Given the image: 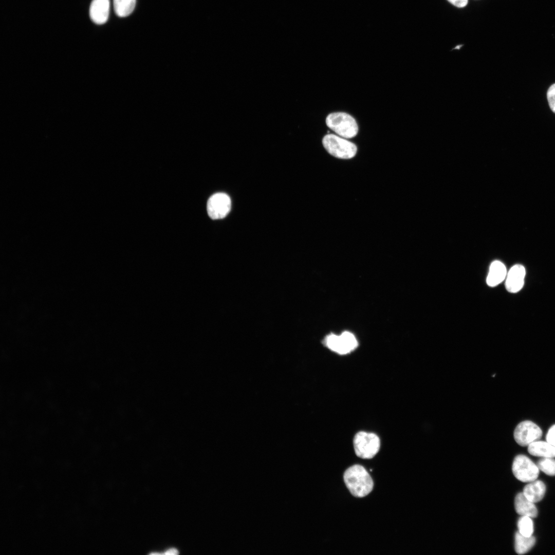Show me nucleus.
Listing matches in <instances>:
<instances>
[{
    "label": "nucleus",
    "mask_w": 555,
    "mask_h": 555,
    "mask_svg": "<svg viewBox=\"0 0 555 555\" xmlns=\"http://www.w3.org/2000/svg\"><path fill=\"white\" fill-rule=\"evenodd\" d=\"M346 487L356 497H363L373 490V480L366 469L362 466L355 465L348 468L343 475Z\"/></svg>",
    "instance_id": "1"
},
{
    "label": "nucleus",
    "mask_w": 555,
    "mask_h": 555,
    "mask_svg": "<svg viewBox=\"0 0 555 555\" xmlns=\"http://www.w3.org/2000/svg\"><path fill=\"white\" fill-rule=\"evenodd\" d=\"M326 123L337 135L346 139L353 138L358 134V126L356 121L346 113L329 114L326 118Z\"/></svg>",
    "instance_id": "2"
},
{
    "label": "nucleus",
    "mask_w": 555,
    "mask_h": 555,
    "mask_svg": "<svg viewBox=\"0 0 555 555\" xmlns=\"http://www.w3.org/2000/svg\"><path fill=\"white\" fill-rule=\"evenodd\" d=\"M322 143L329 154L338 158L350 159L357 153V147L354 143L336 135H326L323 138Z\"/></svg>",
    "instance_id": "3"
},
{
    "label": "nucleus",
    "mask_w": 555,
    "mask_h": 555,
    "mask_svg": "<svg viewBox=\"0 0 555 555\" xmlns=\"http://www.w3.org/2000/svg\"><path fill=\"white\" fill-rule=\"evenodd\" d=\"M354 447L357 456L363 459H371L379 450L380 439L375 433L361 431L354 437Z\"/></svg>",
    "instance_id": "4"
},
{
    "label": "nucleus",
    "mask_w": 555,
    "mask_h": 555,
    "mask_svg": "<svg viewBox=\"0 0 555 555\" xmlns=\"http://www.w3.org/2000/svg\"><path fill=\"white\" fill-rule=\"evenodd\" d=\"M539 469L529 458L524 455H517L514 459L512 470L519 480L529 483L535 480L539 474Z\"/></svg>",
    "instance_id": "5"
},
{
    "label": "nucleus",
    "mask_w": 555,
    "mask_h": 555,
    "mask_svg": "<svg viewBox=\"0 0 555 555\" xmlns=\"http://www.w3.org/2000/svg\"><path fill=\"white\" fill-rule=\"evenodd\" d=\"M542 435L541 428L534 422L525 420L520 422L514 431L515 441L523 447L528 446L540 439Z\"/></svg>",
    "instance_id": "6"
},
{
    "label": "nucleus",
    "mask_w": 555,
    "mask_h": 555,
    "mask_svg": "<svg viewBox=\"0 0 555 555\" xmlns=\"http://www.w3.org/2000/svg\"><path fill=\"white\" fill-rule=\"evenodd\" d=\"M325 343L330 349L341 355L350 353L358 345L354 335L348 331H345L340 336L334 334L329 335L325 340Z\"/></svg>",
    "instance_id": "7"
},
{
    "label": "nucleus",
    "mask_w": 555,
    "mask_h": 555,
    "mask_svg": "<svg viewBox=\"0 0 555 555\" xmlns=\"http://www.w3.org/2000/svg\"><path fill=\"white\" fill-rule=\"evenodd\" d=\"M231 206V199L227 194L217 193L209 198L207 204V212L213 219L223 218L229 213Z\"/></svg>",
    "instance_id": "8"
},
{
    "label": "nucleus",
    "mask_w": 555,
    "mask_h": 555,
    "mask_svg": "<svg viewBox=\"0 0 555 555\" xmlns=\"http://www.w3.org/2000/svg\"><path fill=\"white\" fill-rule=\"evenodd\" d=\"M526 274L525 267L521 264L513 266L507 273L505 287L511 293L519 292L523 287Z\"/></svg>",
    "instance_id": "9"
},
{
    "label": "nucleus",
    "mask_w": 555,
    "mask_h": 555,
    "mask_svg": "<svg viewBox=\"0 0 555 555\" xmlns=\"http://www.w3.org/2000/svg\"><path fill=\"white\" fill-rule=\"evenodd\" d=\"M109 0H92L89 8V16L93 22L103 24L108 20L109 13Z\"/></svg>",
    "instance_id": "10"
},
{
    "label": "nucleus",
    "mask_w": 555,
    "mask_h": 555,
    "mask_svg": "<svg viewBox=\"0 0 555 555\" xmlns=\"http://www.w3.org/2000/svg\"><path fill=\"white\" fill-rule=\"evenodd\" d=\"M507 269L505 265L499 261H494L491 263L486 279L487 284L490 287H495L502 283L506 279Z\"/></svg>",
    "instance_id": "11"
},
{
    "label": "nucleus",
    "mask_w": 555,
    "mask_h": 555,
    "mask_svg": "<svg viewBox=\"0 0 555 555\" xmlns=\"http://www.w3.org/2000/svg\"><path fill=\"white\" fill-rule=\"evenodd\" d=\"M514 506L516 512L522 516L531 518L537 516L538 510L534 503L529 501L523 494L518 493L515 497Z\"/></svg>",
    "instance_id": "12"
},
{
    "label": "nucleus",
    "mask_w": 555,
    "mask_h": 555,
    "mask_svg": "<svg viewBox=\"0 0 555 555\" xmlns=\"http://www.w3.org/2000/svg\"><path fill=\"white\" fill-rule=\"evenodd\" d=\"M546 486L538 480L529 482L523 489V494L531 502L535 503L541 501L544 496Z\"/></svg>",
    "instance_id": "13"
},
{
    "label": "nucleus",
    "mask_w": 555,
    "mask_h": 555,
    "mask_svg": "<svg viewBox=\"0 0 555 555\" xmlns=\"http://www.w3.org/2000/svg\"><path fill=\"white\" fill-rule=\"evenodd\" d=\"M528 451L532 455L543 458L555 457V447L547 441L536 440L528 446Z\"/></svg>",
    "instance_id": "14"
},
{
    "label": "nucleus",
    "mask_w": 555,
    "mask_h": 555,
    "mask_svg": "<svg viewBox=\"0 0 555 555\" xmlns=\"http://www.w3.org/2000/svg\"><path fill=\"white\" fill-rule=\"evenodd\" d=\"M535 542L534 536H525L518 531L515 535V550L519 554H524L531 549Z\"/></svg>",
    "instance_id": "15"
},
{
    "label": "nucleus",
    "mask_w": 555,
    "mask_h": 555,
    "mask_svg": "<svg viewBox=\"0 0 555 555\" xmlns=\"http://www.w3.org/2000/svg\"><path fill=\"white\" fill-rule=\"evenodd\" d=\"M116 14L119 17H125L132 13L136 5V0H113Z\"/></svg>",
    "instance_id": "16"
},
{
    "label": "nucleus",
    "mask_w": 555,
    "mask_h": 555,
    "mask_svg": "<svg viewBox=\"0 0 555 555\" xmlns=\"http://www.w3.org/2000/svg\"><path fill=\"white\" fill-rule=\"evenodd\" d=\"M519 532L525 536H531L533 532V522L530 517L522 516L517 522Z\"/></svg>",
    "instance_id": "17"
},
{
    "label": "nucleus",
    "mask_w": 555,
    "mask_h": 555,
    "mask_svg": "<svg viewBox=\"0 0 555 555\" xmlns=\"http://www.w3.org/2000/svg\"><path fill=\"white\" fill-rule=\"evenodd\" d=\"M540 470L549 476L555 475V460L552 458L546 457L540 459L537 462Z\"/></svg>",
    "instance_id": "18"
},
{
    "label": "nucleus",
    "mask_w": 555,
    "mask_h": 555,
    "mask_svg": "<svg viewBox=\"0 0 555 555\" xmlns=\"http://www.w3.org/2000/svg\"><path fill=\"white\" fill-rule=\"evenodd\" d=\"M547 98L551 110L555 113V83L551 85L547 92Z\"/></svg>",
    "instance_id": "19"
},
{
    "label": "nucleus",
    "mask_w": 555,
    "mask_h": 555,
    "mask_svg": "<svg viewBox=\"0 0 555 555\" xmlns=\"http://www.w3.org/2000/svg\"><path fill=\"white\" fill-rule=\"evenodd\" d=\"M546 439V441L555 447V424L552 425L548 430Z\"/></svg>",
    "instance_id": "20"
},
{
    "label": "nucleus",
    "mask_w": 555,
    "mask_h": 555,
    "mask_svg": "<svg viewBox=\"0 0 555 555\" xmlns=\"http://www.w3.org/2000/svg\"><path fill=\"white\" fill-rule=\"evenodd\" d=\"M451 4L454 6L462 8L465 7L467 4L468 0H447Z\"/></svg>",
    "instance_id": "21"
},
{
    "label": "nucleus",
    "mask_w": 555,
    "mask_h": 555,
    "mask_svg": "<svg viewBox=\"0 0 555 555\" xmlns=\"http://www.w3.org/2000/svg\"><path fill=\"white\" fill-rule=\"evenodd\" d=\"M178 553V550L175 548H171L167 550L164 554H177Z\"/></svg>",
    "instance_id": "22"
},
{
    "label": "nucleus",
    "mask_w": 555,
    "mask_h": 555,
    "mask_svg": "<svg viewBox=\"0 0 555 555\" xmlns=\"http://www.w3.org/2000/svg\"><path fill=\"white\" fill-rule=\"evenodd\" d=\"M462 46L463 45H458L456 46L454 48H453L452 50H459L462 47Z\"/></svg>",
    "instance_id": "23"
}]
</instances>
